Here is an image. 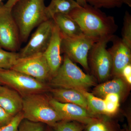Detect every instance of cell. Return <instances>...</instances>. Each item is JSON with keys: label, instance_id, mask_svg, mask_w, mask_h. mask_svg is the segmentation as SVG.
<instances>
[{"label": "cell", "instance_id": "cell-35", "mask_svg": "<svg viewBox=\"0 0 131 131\" xmlns=\"http://www.w3.org/2000/svg\"><path fill=\"white\" fill-rule=\"evenodd\" d=\"M3 1V0H0V6H1L2 4L3 3L2 2Z\"/></svg>", "mask_w": 131, "mask_h": 131}, {"label": "cell", "instance_id": "cell-27", "mask_svg": "<svg viewBox=\"0 0 131 131\" xmlns=\"http://www.w3.org/2000/svg\"><path fill=\"white\" fill-rule=\"evenodd\" d=\"M105 114L112 115L117 112L119 107V103H116L111 101L105 100Z\"/></svg>", "mask_w": 131, "mask_h": 131}, {"label": "cell", "instance_id": "cell-13", "mask_svg": "<svg viewBox=\"0 0 131 131\" xmlns=\"http://www.w3.org/2000/svg\"><path fill=\"white\" fill-rule=\"evenodd\" d=\"M62 39V34L54 23L50 41L47 49L43 52L50 68V79L56 74L62 63L61 55Z\"/></svg>", "mask_w": 131, "mask_h": 131}, {"label": "cell", "instance_id": "cell-31", "mask_svg": "<svg viewBox=\"0 0 131 131\" xmlns=\"http://www.w3.org/2000/svg\"><path fill=\"white\" fill-rule=\"evenodd\" d=\"M19 0H8L7 2L4 4L5 6L12 9L15 4L18 2Z\"/></svg>", "mask_w": 131, "mask_h": 131}, {"label": "cell", "instance_id": "cell-1", "mask_svg": "<svg viewBox=\"0 0 131 131\" xmlns=\"http://www.w3.org/2000/svg\"><path fill=\"white\" fill-rule=\"evenodd\" d=\"M68 15L77 22L84 35L97 41L113 38L118 29L114 17L88 4L76 8Z\"/></svg>", "mask_w": 131, "mask_h": 131}, {"label": "cell", "instance_id": "cell-25", "mask_svg": "<svg viewBox=\"0 0 131 131\" xmlns=\"http://www.w3.org/2000/svg\"><path fill=\"white\" fill-rule=\"evenodd\" d=\"M45 124L24 119L20 123L19 131H45Z\"/></svg>", "mask_w": 131, "mask_h": 131}, {"label": "cell", "instance_id": "cell-8", "mask_svg": "<svg viewBox=\"0 0 131 131\" xmlns=\"http://www.w3.org/2000/svg\"><path fill=\"white\" fill-rule=\"evenodd\" d=\"M20 35L18 27L12 14V9L0 6V47L8 51L16 52L19 49Z\"/></svg>", "mask_w": 131, "mask_h": 131}, {"label": "cell", "instance_id": "cell-30", "mask_svg": "<svg viewBox=\"0 0 131 131\" xmlns=\"http://www.w3.org/2000/svg\"><path fill=\"white\" fill-rule=\"evenodd\" d=\"M120 95L117 94H110L107 95L104 97L105 100L111 101L116 103H119Z\"/></svg>", "mask_w": 131, "mask_h": 131}, {"label": "cell", "instance_id": "cell-20", "mask_svg": "<svg viewBox=\"0 0 131 131\" xmlns=\"http://www.w3.org/2000/svg\"><path fill=\"white\" fill-rule=\"evenodd\" d=\"M19 58V52L5 50L0 47V69H11Z\"/></svg>", "mask_w": 131, "mask_h": 131}, {"label": "cell", "instance_id": "cell-33", "mask_svg": "<svg viewBox=\"0 0 131 131\" xmlns=\"http://www.w3.org/2000/svg\"><path fill=\"white\" fill-rule=\"evenodd\" d=\"M123 3L127 5L130 7H131V0H122Z\"/></svg>", "mask_w": 131, "mask_h": 131}, {"label": "cell", "instance_id": "cell-17", "mask_svg": "<svg viewBox=\"0 0 131 131\" xmlns=\"http://www.w3.org/2000/svg\"><path fill=\"white\" fill-rule=\"evenodd\" d=\"M126 85L121 78H117L103 83L95 88L93 94L97 97L104 98L110 94H117L120 95L125 90Z\"/></svg>", "mask_w": 131, "mask_h": 131}, {"label": "cell", "instance_id": "cell-36", "mask_svg": "<svg viewBox=\"0 0 131 131\" xmlns=\"http://www.w3.org/2000/svg\"><path fill=\"white\" fill-rule=\"evenodd\" d=\"M129 131L127 130V131Z\"/></svg>", "mask_w": 131, "mask_h": 131}, {"label": "cell", "instance_id": "cell-12", "mask_svg": "<svg viewBox=\"0 0 131 131\" xmlns=\"http://www.w3.org/2000/svg\"><path fill=\"white\" fill-rule=\"evenodd\" d=\"M111 41L112 47L108 49L112 61V72L114 75H121L123 69L131 64V47L128 46L122 39L114 36Z\"/></svg>", "mask_w": 131, "mask_h": 131}, {"label": "cell", "instance_id": "cell-28", "mask_svg": "<svg viewBox=\"0 0 131 131\" xmlns=\"http://www.w3.org/2000/svg\"><path fill=\"white\" fill-rule=\"evenodd\" d=\"M14 117L0 106V128L9 123Z\"/></svg>", "mask_w": 131, "mask_h": 131}, {"label": "cell", "instance_id": "cell-16", "mask_svg": "<svg viewBox=\"0 0 131 131\" xmlns=\"http://www.w3.org/2000/svg\"><path fill=\"white\" fill-rule=\"evenodd\" d=\"M52 19L63 36L75 37L84 35L77 22L68 14H57Z\"/></svg>", "mask_w": 131, "mask_h": 131}, {"label": "cell", "instance_id": "cell-24", "mask_svg": "<svg viewBox=\"0 0 131 131\" xmlns=\"http://www.w3.org/2000/svg\"><path fill=\"white\" fill-rule=\"evenodd\" d=\"M122 35V40L131 47V15L127 11L124 16Z\"/></svg>", "mask_w": 131, "mask_h": 131}, {"label": "cell", "instance_id": "cell-22", "mask_svg": "<svg viewBox=\"0 0 131 131\" xmlns=\"http://www.w3.org/2000/svg\"><path fill=\"white\" fill-rule=\"evenodd\" d=\"M86 125L74 121L62 120L57 122L52 128L54 131H83Z\"/></svg>", "mask_w": 131, "mask_h": 131}, {"label": "cell", "instance_id": "cell-23", "mask_svg": "<svg viewBox=\"0 0 131 131\" xmlns=\"http://www.w3.org/2000/svg\"><path fill=\"white\" fill-rule=\"evenodd\" d=\"M88 4L96 8H119L124 4L122 0H86Z\"/></svg>", "mask_w": 131, "mask_h": 131}, {"label": "cell", "instance_id": "cell-11", "mask_svg": "<svg viewBox=\"0 0 131 131\" xmlns=\"http://www.w3.org/2000/svg\"><path fill=\"white\" fill-rule=\"evenodd\" d=\"M50 103L62 120L74 121L86 125L97 118L86 109L75 104L62 103L52 98L50 99Z\"/></svg>", "mask_w": 131, "mask_h": 131}, {"label": "cell", "instance_id": "cell-19", "mask_svg": "<svg viewBox=\"0 0 131 131\" xmlns=\"http://www.w3.org/2000/svg\"><path fill=\"white\" fill-rule=\"evenodd\" d=\"M78 90L83 94L86 99L89 111L91 114L96 117L97 115L105 114V106L104 100L95 96L86 90Z\"/></svg>", "mask_w": 131, "mask_h": 131}, {"label": "cell", "instance_id": "cell-10", "mask_svg": "<svg viewBox=\"0 0 131 131\" xmlns=\"http://www.w3.org/2000/svg\"><path fill=\"white\" fill-rule=\"evenodd\" d=\"M54 24L52 19H49L38 26L27 44L19 52L20 58L43 53L50 41Z\"/></svg>", "mask_w": 131, "mask_h": 131}, {"label": "cell", "instance_id": "cell-29", "mask_svg": "<svg viewBox=\"0 0 131 131\" xmlns=\"http://www.w3.org/2000/svg\"><path fill=\"white\" fill-rule=\"evenodd\" d=\"M129 84H131V64H128L122 70L121 75Z\"/></svg>", "mask_w": 131, "mask_h": 131}, {"label": "cell", "instance_id": "cell-26", "mask_svg": "<svg viewBox=\"0 0 131 131\" xmlns=\"http://www.w3.org/2000/svg\"><path fill=\"white\" fill-rule=\"evenodd\" d=\"M24 119L22 112L19 113L13 118L11 122L0 128V131H19L20 123Z\"/></svg>", "mask_w": 131, "mask_h": 131}, {"label": "cell", "instance_id": "cell-7", "mask_svg": "<svg viewBox=\"0 0 131 131\" xmlns=\"http://www.w3.org/2000/svg\"><path fill=\"white\" fill-rule=\"evenodd\" d=\"M112 38L103 39L95 42L89 53L88 62L89 61L92 70L101 81L106 80L112 72V57L106 48Z\"/></svg>", "mask_w": 131, "mask_h": 131}, {"label": "cell", "instance_id": "cell-9", "mask_svg": "<svg viewBox=\"0 0 131 131\" xmlns=\"http://www.w3.org/2000/svg\"><path fill=\"white\" fill-rule=\"evenodd\" d=\"M11 69L45 83L51 78L50 68L43 53L19 58Z\"/></svg>", "mask_w": 131, "mask_h": 131}, {"label": "cell", "instance_id": "cell-14", "mask_svg": "<svg viewBox=\"0 0 131 131\" xmlns=\"http://www.w3.org/2000/svg\"><path fill=\"white\" fill-rule=\"evenodd\" d=\"M23 97L14 90L6 86L0 87V106L15 116L22 111Z\"/></svg>", "mask_w": 131, "mask_h": 131}, {"label": "cell", "instance_id": "cell-5", "mask_svg": "<svg viewBox=\"0 0 131 131\" xmlns=\"http://www.w3.org/2000/svg\"><path fill=\"white\" fill-rule=\"evenodd\" d=\"M10 88L22 97L50 90L48 85L33 78L12 69H0V84Z\"/></svg>", "mask_w": 131, "mask_h": 131}, {"label": "cell", "instance_id": "cell-15", "mask_svg": "<svg viewBox=\"0 0 131 131\" xmlns=\"http://www.w3.org/2000/svg\"><path fill=\"white\" fill-rule=\"evenodd\" d=\"M54 100L62 103L75 104L84 108L89 111L86 99L79 90L69 89L56 88L50 89Z\"/></svg>", "mask_w": 131, "mask_h": 131}, {"label": "cell", "instance_id": "cell-2", "mask_svg": "<svg viewBox=\"0 0 131 131\" xmlns=\"http://www.w3.org/2000/svg\"><path fill=\"white\" fill-rule=\"evenodd\" d=\"M46 8L45 0H19L12 8L21 42H26L34 28L49 19Z\"/></svg>", "mask_w": 131, "mask_h": 131}, {"label": "cell", "instance_id": "cell-18", "mask_svg": "<svg viewBox=\"0 0 131 131\" xmlns=\"http://www.w3.org/2000/svg\"><path fill=\"white\" fill-rule=\"evenodd\" d=\"M80 6L75 0H51L49 6H46V13L48 18L52 19L55 15L69 14Z\"/></svg>", "mask_w": 131, "mask_h": 131}, {"label": "cell", "instance_id": "cell-3", "mask_svg": "<svg viewBox=\"0 0 131 131\" xmlns=\"http://www.w3.org/2000/svg\"><path fill=\"white\" fill-rule=\"evenodd\" d=\"M22 112L24 119L40 122L52 127L62 117L50 103L45 93L28 95L23 97Z\"/></svg>", "mask_w": 131, "mask_h": 131}, {"label": "cell", "instance_id": "cell-37", "mask_svg": "<svg viewBox=\"0 0 131 131\" xmlns=\"http://www.w3.org/2000/svg\"><path fill=\"white\" fill-rule=\"evenodd\" d=\"M1 86V85H0V87Z\"/></svg>", "mask_w": 131, "mask_h": 131}, {"label": "cell", "instance_id": "cell-21", "mask_svg": "<svg viewBox=\"0 0 131 131\" xmlns=\"http://www.w3.org/2000/svg\"><path fill=\"white\" fill-rule=\"evenodd\" d=\"M84 131H115L113 124L106 119L97 118L86 125Z\"/></svg>", "mask_w": 131, "mask_h": 131}, {"label": "cell", "instance_id": "cell-6", "mask_svg": "<svg viewBox=\"0 0 131 131\" xmlns=\"http://www.w3.org/2000/svg\"><path fill=\"white\" fill-rule=\"evenodd\" d=\"M62 35L61 53H64L73 62L80 64L87 71L89 70V53L97 41L84 34L75 37Z\"/></svg>", "mask_w": 131, "mask_h": 131}, {"label": "cell", "instance_id": "cell-34", "mask_svg": "<svg viewBox=\"0 0 131 131\" xmlns=\"http://www.w3.org/2000/svg\"><path fill=\"white\" fill-rule=\"evenodd\" d=\"M45 131H54V130L51 127L46 125Z\"/></svg>", "mask_w": 131, "mask_h": 131}, {"label": "cell", "instance_id": "cell-4", "mask_svg": "<svg viewBox=\"0 0 131 131\" xmlns=\"http://www.w3.org/2000/svg\"><path fill=\"white\" fill-rule=\"evenodd\" d=\"M49 81V84L54 88L86 91L95 84L93 76L84 73L64 54L61 66Z\"/></svg>", "mask_w": 131, "mask_h": 131}, {"label": "cell", "instance_id": "cell-32", "mask_svg": "<svg viewBox=\"0 0 131 131\" xmlns=\"http://www.w3.org/2000/svg\"><path fill=\"white\" fill-rule=\"evenodd\" d=\"M75 1L81 6H84L88 4L86 0H75Z\"/></svg>", "mask_w": 131, "mask_h": 131}]
</instances>
